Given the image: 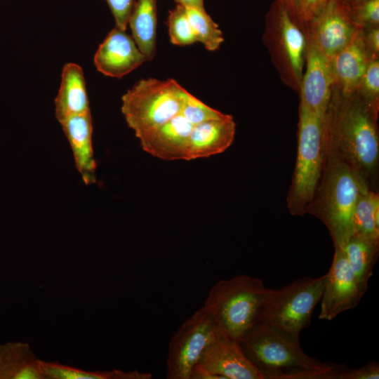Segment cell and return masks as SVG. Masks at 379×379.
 Returning <instances> with one entry per match:
<instances>
[{
    "instance_id": "9",
    "label": "cell",
    "mask_w": 379,
    "mask_h": 379,
    "mask_svg": "<svg viewBox=\"0 0 379 379\" xmlns=\"http://www.w3.org/2000/svg\"><path fill=\"white\" fill-rule=\"evenodd\" d=\"M216 333L214 321L204 306L185 319L168 343L166 378L190 379L192 368Z\"/></svg>"
},
{
    "instance_id": "35",
    "label": "cell",
    "mask_w": 379,
    "mask_h": 379,
    "mask_svg": "<svg viewBox=\"0 0 379 379\" xmlns=\"http://www.w3.org/2000/svg\"><path fill=\"white\" fill-rule=\"evenodd\" d=\"M177 4L185 7L194 8L199 10H205L204 0H174Z\"/></svg>"
},
{
    "instance_id": "4",
    "label": "cell",
    "mask_w": 379,
    "mask_h": 379,
    "mask_svg": "<svg viewBox=\"0 0 379 379\" xmlns=\"http://www.w3.org/2000/svg\"><path fill=\"white\" fill-rule=\"evenodd\" d=\"M273 291L260 279L241 274L217 281L203 306L220 332L239 341L259 321Z\"/></svg>"
},
{
    "instance_id": "26",
    "label": "cell",
    "mask_w": 379,
    "mask_h": 379,
    "mask_svg": "<svg viewBox=\"0 0 379 379\" xmlns=\"http://www.w3.org/2000/svg\"><path fill=\"white\" fill-rule=\"evenodd\" d=\"M168 27L170 41L173 44L183 46L197 42L185 6L177 4L169 11Z\"/></svg>"
},
{
    "instance_id": "10",
    "label": "cell",
    "mask_w": 379,
    "mask_h": 379,
    "mask_svg": "<svg viewBox=\"0 0 379 379\" xmlns=\"http://www.w3.org/2000/svg\"><path fill=\"white\" fill-rule=\"evenodd\" d=\"M361 29L352 20L346 6L330 0L324 9L304 29L307 40L331 59Z\"/></svg>"
},
{
    "instance_id": "6",
    "label": "cell",
    "mask_w": 379,
    "mask_h": 379,
    "mask_svg": "<svg viewBox=\"0 0 379 379\" xmlns=\"http://www.w3.org/2000/svg\"><path fill=\"white\" fill-rule=\"evenodd\" d=\"M262 39L281 81L299 93L307 40L284 0L272 4L266 15Z\"/></svg>"
},
{
    "instance_id": "27",
    "label": "cell",
    "mask_w": 379,
    "mask_h": 379,
    "mask_svg": "<svg viewBox=\"0 0 379 379\" xmlns=\"http://www.w3.org/2000/svg\"><path fill=\"white\" fill-rule=\"evenodd\" d=\"M355 92L366 102L379 107V57H372Z\"/></svg>"
},
{
    "instance_id": "29",
    "label": "cell",
    "mask_w": 379,
    "mask_h": 379,
    "mask_svg": "<svg viewBox=\"0 0 379 379\" xmlns=\"http://www.w3.org/2000/svg\"><path fill=\"white\" fill-rule=\"evenodd\" d=\"M345 6L352 20L360 29L379 26V0H364Z\"/></svg>"
},
{
    "instance_id": "5",
    "label": "cell",
    "mask_w": 379,
    "mask_h": 379,
    "mask_svg": "<svg viewBox=\"0 0 379 379\" xmlns=\"http://www.w3.org/2000/svg\"><path fill=\"white\" fill-rule=\"evenodd\" d=\"M298 111L296 161L286 197L287 207L293 215L307 213L325 161L323 118L300 102Z\"/></svg>"
},
{
    "instance_id": "7",
    "label": "cell",
    "mask_w": 379,
    "mask_h": 379,
    "mask_svg": "<svg viewBox=\"0 0 379 379\" xmlns=\"http://www.w3.org/2000/svg\"><path fill=\"white\" fill-rule=\"evenodd\" d=\"M186 92L172 79H142L122 96L121 112L138 138L179 114Z\"/></svg>"
},
{
    "instance_id": "12",
    "label": "cell",
    "mask_w": 379,
    "mask_h": 379,
    "mask_svg": "<svg viewBox=\"0 0 379 379\" xmlns=\"http://www.w3.org/2000/svg\"><path fill=\"white\" fill-rule=\"evenodd\" d=\"M222 379H264L248 358L239 340L217 329L198 363Z\"/></svg>"
},
{
    "instance_id": "14",
    "label": "cell",
    "mask_w": 379,
    "mask_h": 379,
    "mask_svg": "<svg viewBox=\"0 0 379 379\" xmlns=\"http://www.w3.org/2000/svg\"><path fill=\"white\" fill-rule=\"evenodd\" d=\"M94 64L102 74L121 78L147 61L133 37L117 27L112 29L99 46Z\"/></svg>"
},
{
    "instance_id": "33",
    "label": "cell",
    "mask_w": 379,
    "mask_h": 379,
    "mask_svg": "<svg viewBox=\"0 0 379 379\" xmlns=\"http://www.w3.org/2000/svg\"><path fill=\"white\" fill-rule=\"evenodd\" d=\"M365 44L372 57H379V26L362 29Z\"/></svg>"
},
{
    "instance_id": "3",
    "label": "cell",
    "mask_w": 379,
    "mask_h": 379,
    "mask_svg": "<svg viewBox=\"0 0 379 379\" xmlns=\"http://www.w3.org/2000/svg\"><path fill=\"white\" fill-rule=\"evenodd\" d=\"M324 147L322 175L307 213L325 225L335 248H342L354 234V210L361 191L366 189L348 164L335 152Z\"/></svg>"
},
{
    "instance_id": "22",
    "label": "cell",
    "mask_w": 379,
    "mask_h": 379,
    "mask_svg": "<svg viewBox=\"0 0 379 379\" xmlns=\"http://www.w3.org/2000/svg\"><path fill=\"white\" fill-rule=\"evenodd\" d=\"M344 251L356 281L364 294L379 254V241L353 235L340 248Z\"/></svg>"
},
{
    "instance_id": "21",
    "label": "cell",
    "mask_w": 379,
    "mask_h": 379,
    "mask_svg": "<svg viewBox=\"0 0 379 379\" xmlns=\"http://www.w3.org/2000/svg\"><path fill=\"white\" fill-rule=\"evenodd\" d=\"M157 0H138L129 18L132 37L147 61L156 53Z\"/></svg>"
},
{
    "instance_id": "15",
    "label": "cell",
    "mask_w": 379,
    "mask_h": 379,
    "mask_svg": "<svg viewBox=\"0 0 379 379\" xmlns=\"http://www.w3.org/2000/svg\"><path fill=\"white\" fill-rule=\"evenodd\" d=\"M194 125L180 114L138 138L142 149L164 160L185 159Z\"/></svg>"
},
{
    "instance_id": "16",
    "label": "cell",
    "mask_w": 379,
    "mask_h": 379,
    "mask_svg": "<svg viewBox=\"0 0 379 379\" xmlns=\"http://www.w3.org/2000/svg\"><path fill=\"white\" fill-rule=\"evenodd\" d=\"M71 147L75 167L86 185L96 181L91 111L68 117L59 122Z\"/></svg>"
},
{
    "instance_id": "34",
    "label": "cell",
    "mask_w": 379,
    "mask_h": 379,
    "mask_svg": "<svg viewBox=\"0 0 379 379\" xmlns=\"http://www.w3.org/2000/svg\"><path fill=\"white\" fill-rule=\"evenodd\" d=\"M190 379H222L220 376L215 375L197 364L192 368Z\"/></svg>"
},
{
    "instance_id": "19",
    "label": "cell",
    "mask_w": 379,
    "mask_h": 379,
    "mask_svg": "<svg viewBox=\"0 0 379 379\" xmlns=\"http://www.w3.org/2000/svg\"><path fill=\"white\" fill-rule=\"evenodd\" d=\"M90 111L86 81L82 68L74 62L62 68L61 82L55 99V114L61 120Z\"/></svg>"
},
{
    "instance_id": "13",
    "label": "cell",
    "mask_w": 379,
    "mask_h": 379,
    "mask_svg": "<svg viewBox=\"0 0 379 379\" xmlns=\"http://www.w3.org/2000/svg\"><path fill=\"white\" fill-rule=\"evenodd\" d=\"M333 86L330 59L307 41L305 69L298 93L300 102L324 118Z\"/></svg>"
},
{
    "instance_id": "32",
    "label": "cell",
    "mask_w": 379,
    "mask_h": 379,
    "mask_svg": "<svg viewBox=\"0 0 379 379\" xmlns=\"http://www.w3.org/2000/svg\"><path fill=\"white\" fill-rule=\"evenodd\" d=\"M379 378V364L371 360L360 368L350 369L345 367L338 379H373Z\"/></svg>"
},
{
    "instance_id": "8",
    "label": "cell",
    "mask_w": 379,
    "mask_h": 379,
    "mask_svg": "<svg viewBox=\"0 0 379 379\" xmlns=\"http://www.w3.org/2000/svg\"><path fill=\"white\" fill-rule=\"evenodd\" d=\"M326 274L302 277L274 290L264 305L259 321L299 336L310 323L314 307L321 300Z\"/></svg>"
},
{
    "instance_id": "31",
    "label": "cell",
    "mask_w": 379,
    "mask_h": 379,
    "mask_svg": "<svg viewBox=\"0 0 379 379\" xmlns=\"http://www.w3.org/2000/svg\"><path fill=\"white\" fill-rule=\"evenodd\" d=\"M114 16L116 27L126 31L135 0H105Z\"/></svg>"
},
{
    "instance_id": "23",
    "label": "cell",
    "mask_w": 379,
    "mask_h": 379,
    "mask_svg": "<svg viewBox=\"0 0 379 379\" xmlns=\"http://www.w3.org/2000/svg\"><path fill=\"white\" fill-rule=\"evenodd\" d=\"M354 234L379 241V196L376 191H361L353 213Z\"/></svg>"
},
{
    "instance_id": "18",
    "label": "cell",
    "mask_w": 379,
    "mask_h": 379,
    "mask_svg": "<svg viewBox=\"0 0 379 379\" xmlns=\"http://www.w3.org/2000/svg\"><path fill=\"white\" fill-rule=\"evenodd\" d=\"M371 58L360 29L345 47L330 59L333 87L343 94L355 91Z\"/></svg>"
},
{
    "instance_id": "2",
    "label": "cell",
    "mask_w": 379,
    "mask_h": 379,
    "mask_svg": "<svg viewBox=\"0 0 379 379\" xmlns=\"http://www.w3.org/2000/svg\"><path fill=\"white\" fill-rule=\"evenodd\" d=\"M264 379H338L344 365L307 354L300 337L258 321L239 340Z\"/></svg>"
},
{
    "instance_id": "20",
    "label": "cell",
    "mask_w": 379,
    "mask_h": 379,
    "mask_svg": "<svg viewBox=\"0 0 379 379\" xmlns=\"http://www.w3.org/2000/svg\"><path fill=\"white\" fill-rule=\"evenodd\" d=\"M41 362L27 343L0 344V379H45Z\"/></svg>"
},
{
    "instance_id": "28",
    "label": "cell",
    "mask_w": 379,
    "mask_h": 379,
    "mask_svg": "<svg viewBox=\"0 0 379 379\" xmlns=\"http://www.w3.org/2000/svg\"><path fill=\"white\" fill-rule=\"evenodd\" d=\"M194 126L198 124L225 117L227 114L213 109L186 92L180 113Z\"/></svg>"
},
{
    "instance_id": "36",
    "label": "cell",
    "mask_w": 379,
    "mask_h": 379,
    "mask_svg": "<svg viewBox=\"0 0 379 379\" xmlns=\"http://www.w3.org/2000/svg\"><path fill=\"white\" fill-rule=\"evenodd\" d=\"M343 4H344L345 5H351V4H356L357 2H359V1H364V0H340Z\"/></svg>"
},
{
    "instance_id": "25",
    "label": "cell",
    "mask_w": 379,
    "mask_h": 379,
    "mask_svg": "<svg viewBox=\"0 0 379 379\" xmlns=\"http://www.w3.org/2000/svg\"><path fill=\"white\" fill-rule=\"evenodd\" d=\"M188 20L197 42L201 43L209 51L218 50L224 41L219 26L205 10L185 7Z\"/></svg>"
},
{
    "instance_id": "1",
    "label": "cell",
    "mask_w": 379,
    "mask_h": 379,
    "mask_svg": "<svg viewBox=\"0 0 379 379\" xmlns=\"http://www.w3.org/2000/svg\"><path fill=\"white\" fill-rule=\"evenodd\" d=\"M378 111L379 107L355 91L343 94L333 87L323 118L324 146L348 164L364 189L374 191L379 163Z\"/></svg>"
},
{
    "instance_id": "37",
    "label": "cell",
    "mask_w": 379,
    "mask_h": 379,
    "mask_svg": "<svg viewBox=\"0 0 379 379\" xmlns=\"http://www.w3.org/2000/svg\"><path fill=\"white\" fill-rule=\"evenodd\" d=\"M289 11L291 10V4H292V0H284Z\"/></svg>"
},
{
    "instance_id": "30",
    "label": "cell",
    "mask_w": 379,
    "mask_h": 379,
    "mask_svg": "<svg viewBox=\"0 0 379 379\" xmlns=\"http://www.w3.org/2000/svg\"><path fill=\"white\" fill-rule=\"evenodd\" d=\"M329 1L330 0H292L290 12L304 30Z\"/></svg>"
},
{
    "instance_id": "11",
    "label": "cell",
    "mask_w": 379,
    "mask_h": 379,
    "mask_svg": "<svg viewBox=\"0 0 379 379\" xmlns=\"http://www.w3.org/2000/svg\"><path fill=\"white\" fill-rule=\"evenodd\" d=\"M364 295L344 251L335 247L331 265L326 274L319 319H333L342 312L354 308Z\"/></svg>"
},
{
    "instance_id": "24",
    "label": "cell",
    "mask_w": 379,
    "mask_h": 379,
    "mask_svg": "<svg viewBox=\"0 0 379 379\" xmlns=\"http://www.w3.org/2000/svg\"><path fill=\"white\" fill-rule=\"evenodd\" d=\"M45 379H151L149 373L138 371H84L59 362L42 361Z\"/></svg>"
},
{
    "instance_id": "17",
    "label": "cell",
    "mask_w": 379,
    "mask_h": 379,
    "mask_svg": "<svg viewBox=\"0 0 379 379\" xmlns=\"http://www.w3.org/2000/svg\"><path fill=\"white\" fill-rule=\"evenodd\" d=\"M235 133L236 124L230 114L194 125L189 137L185 160L225 152L232 144Z\"/></svg>"
}]
</instances>
